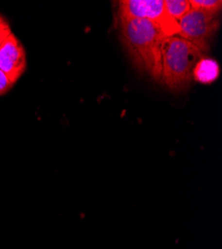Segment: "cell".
I'll list each match as a JSON object with an SVG mask.
<instances>
[{
  "label": "cell",
  "instance_id": "obj_1",
  "mask_svg": "<svg viewBox=\"0 0 222 249\" xmlns=\"http://www.w3.org/2000/svg\"><path fill=\"white\" fill-rule=\"evenodd\" d=\"M120 40L134 65L160 81L161 49L168 37L158 24L145 19L118 20Z\"/></svg>",
  "mask_w": 222,
  "mask_h": 249
},
{
  "label": "cell",
  "instance_id": "obj_6",
  "mask_svg": "<svg viewBox=\"0 0 222 249\" xmlns=\"http://www.w3.org/2000/svg\"><path fill=\"white\" fill-rule=\"evenodd\" d=\"M219 65L217 62L207 56L200 59L193 70V81L201 84H211L219 76Z\"/></svg>",
  "mask_w": 222,
  "mask_h": 249
},
{
  "label": "cell",
  "instance_id": "obj_3",
  "mask_svg": "<svg viewBox=\"0 0 222 249\" xmlns=\"http://www.w3.org/2000/svg\"><path fill=\"white\" fill-rule=\"evenodd\" d=\"M219 15L220 13L190 8L178 21L176 35L189 41L207 55L210 50L211 41L220 27Z\"/></svg>",
  "mask_w": 222,
  "mask_h": 249
},
{
  "label": "cell",
  "instance_id": "obj_11",
  "mask_svg": "<svg viewBox=\"0 0 222 249\" xmlns=\"http://www.w3.org/2000/svg\"><path fill=\"white\" fill-rule=\"evenodd\" d=\"M10 33H12L10 28H9V29H6V30H3V31L0 32V46H1V44L3 43V41H4V40L7 38V36H8Z\"/></svg>",
  "mask_w": 222,
  "mask_h": 249
},
{
  "label": "cell",
  "instance_id": "obj_8",
  "mask_svg": "<svg viewBox=\"0 0 222 249\" xmlns=\"http://www.w3.org/2000/svg\"><path fill=\"white\" fill-rule=\"evenodd\" d=\"M190 7L211 13H220L222 9L221 0H189Z\"/></svg>",
  "mask_w": 222,
  "mask_h": 249
},
{
  "label": "cell",
  "instance_id": "obj_9",
  "mask_svg": "<svg viewBox=\"0 0 222 249\" xmlns=\"http://www.w3.org/2000/svg\"><path fill=\"white\" fill-rule=\"evenodd\" d=\"M13 83L8 79V77L0 70V96L6 94L13 87Z\"/></svg>",
  "mask_w": 222,
  "mask_h": 249
},
{
  "label": "cell",
  "instance_id": "obj_2",
  "mask_svg": "<svg viewBox=\"0 0 222 249\" xmlns=\"http://www.w3.org/2000/svg\"><path fill=\"white\" fill-rule=\"evenodd\" d=\"M207 56L197 46L177 35L165 39L161 49L160 84L172 92L186 91L193 81L197 62Z\"/></svg>",
  "mask_w": 222,
  "mask_h": 249
},
{
  "label": "cell",
  "instance_id": "obj_4",
  "mask_svg": "<svg viewBox=\"0 0 222 249\" xmlns=\"http://www.w3.org/2000/svg\"><path fill=\"white\" fill-rule=\"evenodd\" d=\"M118 20L145 19L158 24L166 35L177 34L178 24L165 12V0H120L118 2Z\"/></svg>",
  "mask_w": 222,
  "mask_h": 249
},
{
  "label": "cell",
  "instance_id": "obj_10",
  "mask_svg": "<svg viewBox=\"0 0 222 249\" xmlns=\"http://www.w3.org/2000/svg\"><path fill=\"white\" fill-rule=\"evenodd\" d=\"M9 28H10V26H9L8 22L2 17V15L0 14V32L3 30H6V29H9Z\"/></svg>",
  "mask_w": 222,
  "mask_h": 249
},
{
  "label": "cell",
  "instance_id": "obj_5",
  "mask_svg": "<svg viewBox=\"0 0 222 249\" xmlns=\"http://www.w3.org/2000/svg\"><path fill=\"white\" fill-rule=\"evenodd\" d=\"M27 66L26 52L19 39L10 33L0 46V70L15 84Z\"/></svg>",
  "mask_w": 222,
  "mask_h": 249
},
{
  "label": "cell",
  "instance_id": "obj_7",
  "mask_svg": "<svg viewBox=\"0 0 222 249\" xmlns=\"http://www.w3.org/2000/svg\"><path fill=\"white\" fill-rule=\"evenodd\" d=\"M190 8L189 0H165V12L167 16L177 24Z\"/></svg>",
  "mask_w": 222,
  "mask_h": 249
}]
</instances>
